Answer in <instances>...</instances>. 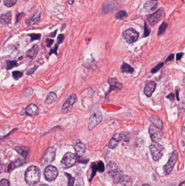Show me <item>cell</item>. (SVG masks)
Instances as JSON below:
<instances>
[{
  "label": "cell",
  "mask_w": 185,
  "mask_h": 186,
  "mask_svg": "<svg viewBox=\"0 0 185 186\" xmlns=\"http://www.w3.org/2000/svg\"><path fill=\"white\" fill-rule=\"evenodd\" d=\"M108 83L110 85V90L108 93L116 89H121L122 87V83L119 82L116 78H110L108 80Z\"/></svg>",
  "instance_id": "2e32d148"
},
{
  "label": "cell",
  "mask_w": 185,
  "mask_h": 186,
  "mask_svg": "<svg viewBox=\"0 0 185 186\" xmlns=\"http://www.w3.org/2000/svg\"><path fill=\"white\" fill-rule=\"evenodd\" d=\"M167 98L169 99L172 102H173L174 100V95L173 94H170L167 96Z\"/></svg>",
  "instance_id": "ab89813d"
},
{
  "label": "cell",
  "mask_w": 185,
  "mask_h": 186,
  "mask_svg": "<svg viewBox=\"0 0 185 186\" xmlns=\"http://www.w3.org/2000/svg\"><path fill=\"white\" fill-rule=\"evenodd\" d=\"M167 27V24L166 22H163V23L160 25V26L159 27L158 35V36H161V35L163 34V33H164L165 31H166Z\"/></svg>",
  "instance_id": "f1b7e54d"
},
{
  "label": "cell",
  "mask_w": 185,
  "mask_h": 186,
  "mask_svg": "<svg viewBox=\"0 0 185 186\" xmlns=\"http://www.w3.org/2000/svg\"><path fill=\"white\" fill-rule=\"evenodd\" d=\"M22 160H18L16 161L15 162L12 163L11 164H10L8 167V172H11L12 170H13L14 169L18 167V166L20 165L21 164H22Z\"/></svg>",
  "instance_id": "484cf974"
},
{
  "label": "cell",
  "mask_w": 185,
  "mask_h": 186,
  "mask_svg": "<svg viewBox=\"0 0 185 186\" xmlns=\"http://www.w3.org/2000/svg\"><path fill=\"white\" fill-rule=\"evenodd\" d=\"M57 30L54 31V33H51V34L49 35V37H55L56 35V33H57Z\"/></svg>",
  "instance_id": "bcb514c9"
},
{
  "label": "cell",
  "mask_w": 185,
  "mask_h": 186,
  "mask_svg": "<svg viewBox=\"0 0 185 186\" xmlns=\"http://www.w3.org/2000/svg\"><path fill=\"white\" fill-rule=\"evenodd\" d=\"M44 175L47 181H53L58 175V169L53 165H49L45 169Z\"/></svg>",
  "instance_id": "9c48e42d"
},
{
  "label": "cell",
  "mask_w": 185,
  "mask_h": 186,
  "mask_svg": "<svg viewBox=\"0 0 185 186\" xmlns=\"http://www.w3.org/2000/svg\"><path fill=\"white\" fill-rule=\"evenodd\" d=\"M162 15V10L159 9L154 13L151 14L147 17V20L151 26H153L160 20Z\"/></svg>",
  "instance_id": "7c38bea8"
},
{
  "label": "cell",
  "mask_w": 185,
  "mask_h": 186,
  "mask_svg": "<svg viewBox=\"0 0 185 186\" xmlns=\"http://www.w3.org/2000/svg\"><path fill=\"white\" fill-rule=\"evenodd\" d=\"M74 1H75V0H69L68 3H69L70 5H72V4L73 3V2H74Z\"/></svg>",
  "instance_id": "7dc6e473"
},
{
  "label": "cell",
  "mask_w": 185,
  "mask_h": 186,
  "mask_svg": "<svg viewBox=\"0 0 185 186\" xmlns=\"http://www.w3.org/2000/svg\"><path fill=\"white\" fill-rule=\"evenodd\" d=\"M150 153L154 161H158L163 156L164 147L158 143H153L149 146Z\"/></svg>",
  "instance_id": "3957f363"
},
{
  "label": "cell",
  "mask_w": 185,
  "mask_h": 186,
  "mask_svg": "<svg viewBox=\"0 0 185 186\" xmlns=\"http://www.w3.org/2000/svg\"><path fill=\"white\" fill-rule=\"evenodd\" d=\"M64 39V36L62 34H60L58 37V43L60 44L62 43L63 40Z\"/></svg>",
  "instance_id": "f35d334b"
},
{
  "label": "cell",
  "mask_w": 185,
  "mask_h": 186,
  "mask_svg": "<svg viewBox=\"0 0 185 186\" xmlns=\"http://www.w3.org/2000/svg\"><path fill=\"white\" fill-rule=\"evenodd\" d=\"M29 36L31 38V40L34 41L35 40H39L41 38L40 34H29Z\"/></svg>",
  "instance_id": "d590c367"
},
{
  "label": "cell",
  "mask_w": 185,
  "mask_h": 186,
  "mask_svg": "<svg viewBox=\"0 0 185 186\" xmlns=\"http://www.w3.org/2000/svg\"><path fill=\"white\" fill-rule=\"evenodd\" d=\"M153 1H158V0H153Z\"/></svg>",
  "instance_id": "f5cc1de1"
},
{
  "label": "cell",
  "mask_w": 185,
  "mask_h": 186,
  "mask_svg": "<svg viewBox=\"0 0 185 186\" xmlns=\"http://www.w3.org/2000/svg\"><path fill=\"white\" fill-rule=\"evenodd\" d=\"M142 186H151L149 185H148V184H144V185H143Z\"/></svg>",
  "instance_id": "816d5d0a"
},
{
  "label": "cell",
  "mask_w": 185,
  "mask_h": 186,
  "mask_svg": "<svg viewBox=\"0 0 185 186\" xmlns=\"http://www.w3.org/2000/svg\"><path fill=\"white\" fill-rule=\"evenodd\" d=\"M18 66V63L16 61H7V69L10 70L13 68Z\"/></svg>",
  "instance_id": "f546056e"
},
{
  "label": "cell",
  "mask_w": 185,
  "mask_h": 186,
  "mask_svg": "<svg viewBox=\"0 0 185 186\" xmlns=\"http://www.w3.org/2000/svg\"><path fill=\"white\" fill-rule=\"evenodd\" d=\"M163 64H164V63H163V62H162L161 63H159L157 65H156L153 69H151V73H156V72H157L162 67Z\"/></svg>",
  "instance_id": "e575fe53"
},
{
  "label": "cell",
  "mask_w": 185,
  "mask_h": 186,
  "mask_svg": "<svg viewBox=\"0 0 185 186\" xmlns=\"http://www.w3.org/2000/svg\"><path fill=\"white\" fill-rule=\"evenodd\" d=\"M77 101V97L75 94H72L67 98L65 102L64 103L62 108V113L66 114L71 111L73 105Z\"/></svg>",
  "instance_id": "ba28073f"
},
{
  "label": "cell",
  "mask_w": 185,
  "mask_h": 186,
  "mask_svg": "<svg viewBox=\"0 0 185 186\" xmlns=\"http://www.w3.org/2000/svg\"><path fill=\"white\" fill-rule=\"evenodd\" d=\"M65 175L68 178V185L67 186H74V183H75V178L72 177V176L69 173H65Z\"/></svg>",
  "instance_id": "4dcf8cb0"
},
{
  "label": "cell",
  "mask_w": 185,
  "mask_h": 186,
  "mask_svg": "<svg viewBox=\"0 0 185 186\" xmlns=\"http://www.w3.org/2000/svg\"><path fill=\"white\" fill-rule=\"evenodd\" d=\"M0 186H10L9 181L7 179H2L0 181Z\"/></svg>",
  "instance_id": "8d00e7d4"
},
{
  "label": "cell",
  "mask_w": 185,
  "mask_h": 186,
  "mask_svg": "<svg viewBox=\"0 0 185 186\" xmlns=\"http://www.w3.org/2000/svg\"><path fill=\"white\" fill-rule=\"evenodd\" d=\"M15 150L18 154L22 155V156H23V157H26L28 154V150L27 149H25L22 147H20V146L16 147Z\"/></svg>",
  "instance_id": "4316f807"
},
{
  "label": "cell",
  "mask_w": 185,
  "mask_h": 186,
  "mask_svg": "<svg viewBox=\"0 0 185 186\" xmlns=\"http://www.w3.org/2000/svg\"></svg>",
  "instance_id": "11a10c76"
},
{
  "label": "cell",
  "mask_w": 185,
  "mask_h": 186,
  "mask_svg": "<svg viewBox=\"0 0 185 186\" xmlns=\"http://www.w3.org/2000/svg\"><path fill=\"white\" fill-rule=\"evenodd\" d=\"M12 75H13V78L15 80H18L22 77L23 75V73L20 71H15L13 72Z\"/></svg>",
  "instance_id": "836d02e7"
},
{
  "label": "cell",
  "mask_w": 185,
  "mask_h": 186,
  "mask_svg": "<svg viewBox=\"0 0 185 186\" xmlns=\"http://www.w3.org/2000/svg\"><path fill=\"white\" fill-rule=\"evenodd\" d=\"M119 182L123 186H132V179L126 175H121L119 178Z\"/></svg>",
  "instance_id": "ac0fdd59"
},
{
  "label": "cell",
  "mask_w": 185,
  "mask_h": 186,
  "mask_svg": "<svg viewBox=\"0 0 185 186\" xmlns=\"http://www.w3.org/2000/svg\"><path fill=\"white\" fill-rule=\"evenodd\" d=\"M108 173L111 177L117 180H119L120 174L117 165L114 162H110L107 166Z\"/></svg>",
  "instance_id": "8fae6325"
},
{
  "label": "cell",
  "mask_w": 185,
  "mask_h": 186,
  "mask_svg": "<svg viewBox=\"0 0 185 186\" xmlns=\"http://www.w3.org/2000/svg\"><path fill=\"white\" fill-rule=\"evenodd\" d=\"M129 140V139L126 133H117L110 139V142L108 144V147L110 149H114L118 145L119 142L121 141L128 142Z\"/></svg>",
  "instance_id": "5b68a950"
},
{
  "label": "cell",
  "mask_w": 185,
  "mask_h": 186,
  "mask_svg": "<svg viewBox=\"0 0 185 186\" xmlns=\"http://www.w3.org/2000/svg\"><path fill=\"white\" fill-rule=\"evenodd\" d=\"M40 17V13L39 12H36L34 15L32 17V18H31L29 20V23H28L29 25H34L35 24L36 22L38 21Z\"/></svg>",
  "instance_id": "d4e9b609"
},
{
  "label": "cell",
  "mask_w": 185,
  "mask_h": 186,
  "mask_svg": "<svg viewBox=\"0 0 185 186\" xmlns=\"http://www.w3.org/2000/svg\"><path fill=\"white\" fill-rule=\"evenodd\" d=\"M174 54H171V55H169L168 57L166 59V62H169V61H171L174 58Z\"/></svg>",
  "instance_id": "b9f144b4"
},
{
  "label": "cell",
  "mask_w": 185,
  "mask_h": 186,
  "mask_svg": "<svg viewBox=\"0 0 185 186\" xmlns=\"http://www.w3.org/2000/svg\"><path fill=\"white\" fill-rule=\"evenodd\" d=\"M57 100V95L53 92H51L49 94L47 98L45 100V103L47 105H51L54 102H56Z\"/></svg>",
  "instance_id": "7402d4cb"
},
{
  "label": "cell",
  "mask_w": 185,
  "mask_h": 186,
  "mask_svg": "<svg viewBox=\"0 0 185 186\" xmlns=\"http://www.w3.org/2000/svg\"><path fill=\"white\" fill-rule=\"evenodd\" d=\"M150 29L148 28L146 22L145 23V37H147L150 34Z\"/></svg>",
  "instance_id": "74e56055"
},
{
  "label": "cell",
  "mask_w": 185,
  "mask_h": 186,
  "mask_svg": "<svg viewBox=\"0 0 185 186\" xmlns=\"http://www.w3.org/2000/svg\"><path fill=\"white\" fill-rule=\"evenodd\" d=\"M177 154L176 151H174L173 152L170 158L168 161L167 164L164 166V172L166 175H169L172 172V170L174 168L175 164L176 163L177 161Z\"/></svg>",
  "instance_id": "30bf717a"
},
{
  "label": "cell",
  "mask_w": 185,
  "mask_h": 186,
  "mask_svg": "<svg viewBox=\"0 0 185 186\" xmlns=\"http://www.w3.org/2000/svg\"><path fill=\"white\" fill-rule=\"evenodd\" d=\"M39 51V47L37 45H34L30 50H29L26 53V56L28 57L33 58L35 57L38 53Z\"/></svg>",
  "instance_id": "44dd1931"
},
{
  "label": "cell",
  "mask_w": 185,
  "mask_h": 186,
  "mask_svg": "<svg viewBox=\"0 0 185 186\" xmlns=\"http://www.w3.org/2000/svg\"><path fill=\"white\" fill-rule=\"evenodd\" d=\"M75 149V153L78 157H82L83 155L85 154L86 150L85 145L82 142L78 141L76 142L74 145Z\"/></svg>",
  "instance_id": "9a60e30c"
},
{
  "label": "cell",
  "mask_w": 185,
  "mask_h": 186,
  "mask_svg": "<svg viewBox=\"0 0 185 186\" xmlns=\"http://www.w3.org/2000/svg\"><path fill=\"white\" fill-rule=\"evenodd\" d=\"M40 178V171L38 167L32 165L27 169L25 174V179L29 186H34L38 183Z\"/></svg>",
  "instance_id": "6da1fadb"
},
{
  "label": "cell",
  "mask_w": 185,
  "mask_h": 186,
  "mask_svg": "<svg viewBox=\"0 0 185 186\" xmlns=\"http://www.w3.org/2000/svg\"><path fill=\"white\" fill-rule=\"evenodd\" d=\"M58 49V46L57 45H56V46H55V48H54V49L53 50H51V51L50 52V53H49V54H51V53H52V52H54V53H56V54H57V52H56V51H57V50Z\"/></svg>",
  "instance_id": "f6af8a7d"
},
{
  "label": "cell",
  "mask_w": 185,
  "mask_h": 186,
  "mask_svg": "<svg viewBox=\"0 0 185 186\" xmlns=\"http://www.w3.org/2000/svg\"><path fill=\"white\" fill-rule=\"evenodd\" d=\"M1 0H0V3H1Z\"/></svg>",
  "instance_id": "db71d44e"
},
{
  "label": "cell",
  "mask_w": 185,
  "mask_h": 186,
  "mask_svg": "<svg viewBox=\"0 0 185 186\" xmlns=\"http://www.w3.org/2000/svg\"><path fill=\"white\" fill-rule=\"evenodd\" d=\"M121 71H122L123 72L130 73V74L133 73L134 70L132 67H131L129 64H127L125 63H124L123 65L121 66Z\"/></svg>",
  "instance_id": "cb8c5ba5"
},
{
  "label": "cell",
  "mask_w": 185,
  "mask_h": 186,
  "mask_svg": "<svg viewBox=\"0 0 185 186\" xmlns=\"http://www.w3.org/2000/svg\"><path fill=\"white\" fill-rule=\"evenodd\" d=\"M158 5L156 2H153L152 1H149L147 2L145 5L144 8H145L147 11L148 12H152L154 11L156 8L157 7Z\"/></svg>",
  "instance_id": "603a6c76"
},
{
  "label": "cell",
  "mask_w": 185,
  "mask_h": 186,
  "mask_svg": "<svg viewBox=\"0 0 185 186\" xmlns=\"http://www.w3.org/2000/svg\"><path fill=\"white\" fill-rule=\"evenodd\" d=\"M176 93H177V96H176V97H177V100H179V95H179V93H178V91H177V90H176Z\"/></svg>",
  "instance_id": "681fc988"
},
{
  "label": "cell",
  "mask_w": 185,
  "mask_h": 186,
  "mask_svg": "<svg viewBox=\"0 0 185 186\" xmlns=\"http://www.w3.org/2000/svg\"><path fill=\"white\" fill-rule=\"evenodd\" d=\"M54 40H51V39H47L46 40V42H47V47H51V45L53 44Z\"/></svg>",
  "instance_id": "60d3db41"
},
{
  "label": "cell",
  "mask_w": 185,
  "mask_h": 186,
  "mask_svg": "<svg viewBox=\"0 0 185 186\" xmlns=\"http://www.w3.org/2000/svg\"><path fill=\"white\" fill-rule=\"evenodd\" d=\"M183 54H184L183 53H177V54H176V60H177V61L180 60L181 58H182V57Z\"/></svg>",
  "instance_id": "7bdbcfd3"
},
{
  "label": "cell",
  "mask_w": 185,
  "mask_h": 186,
  "mask_svg": "<svg viewBox=\"0 0 185 186\" xmlns=\"http://www.w3.org/2000/svg\"><path fill=\"white\" fill-rule=\"evenodd\" d=\"M127 16V13L125 10H121L119 12H118L115 15V18L119 20H122L123 18L126 17Z\"/></svg>",
  "instance_id": "83f0119b"
},
{
  "label": "cell",
  "mask_w": 185,
  "mask_h": 186,
  "mask_svg": "<svg viewBox=\"0 0 185 186\" xmlns=\"http://www.w3.org/2000/svg\"><path fill=\"white\" fill-rule=\"evenodd\" d=\"M40 186H49V185H46V184H42V185H41Z\"/></svg>",
  "instance_id": "f907efd6"
},
{
  "label": "cell",
  "mask_w": 185,
  "mask_h": 186,
  "mask_svg": "<svg viewBox=\"0 0 185 186\" xmlns=\"http://www.w3.org/2000/svg\"><path fill=\"white\" fill-rule=\"evenodd\" d=\"M5 169V165L0 162V174L2 173Z\"/></svg>",
  "instance_id": "ee69618b"
},
{
  "label": "cell",
  "mask_w": 185,
  "mask_h": 186,
  "mask_svg": "<svg viewBox=\"0 0 185 186\" xmlns=\"http://www.w3.org/2000/svg\"><path fill=\"white\" fill-rule=\"evenodd\" d=\"M18 0H4V5L7 7H11L15 5Z\"/></svg>",
  "instance_id": "d6a6232c"
},
{
  "label": "cell",
  "mask_w": 185,
  "mask_h": 186,
  "mask_svg": "<svg viewBox=\"0 0 185 186\" xmlns=\"http://www.w3.org/2000/svg\"><path fill=\"white\" fill-rule=\"evenodd\" d=\"M179 186H185V182L183 181L182 182H181Z\"/></svg>",
  "instance_id": "c3c4849f"
},
{
  "label": "cell",
  "mask_w": 185,
  "mask_h": 186,
  "mask_svg": "<svg viewBox=\"0 0 185 186\" xmlns=\"http://www.w3.org/2000/svg\"><path fill=\"white\" fill-rule=\"evenodd\" d=\"M56 156V149L53 147L49 148L45 154L43 161L45 164H49L53 162Z\"/></svg>",
  "instance_id": "4fadbf2b"
},
{
  "label": "cell",
  "mask_w": 185,
  "mask_h": 186,
  "mask_svg": "<svg viewBox=\"0 0 185 186\" xmlns=\"http://www.w3.org/2000/svg\"><path fill=\"white\" fill-rule=\"evenodd\" d=\"M77 156L73 153L67 152L62 158L61 164L64 168H69L75 164Z\"/></svg>",
  "instance_id": "277c9868"
},
{
  "label": "cell",
  "mask_w": 185,
  "mask_h": 186,
  "mask_svg": "<svg viewBox=\"0 0 185 186\" xmlns=\"http://www.w3.org/2000/svg\"><path fill=\"white\" fill-rule=\"evenodd\" d=\"M150 120L155 126H156V127H159L160 129H162V122L161 120H160V119H156V118L153 119H151Z\"/></svg>",
  "instance_id": "1f68e13d"
},
{
  "label": "cell",
  "mask_w": 185,
  "mask_h": 186,
  "mask_svg": "<svg viewBox=\"0 0 185 186\" xmlns=\"http://www.w3.org/2000/svg\"><path fill=\"white\" fill-rule=\"evenodd\" d=\"M123 38L128 43L136 42L139 37L138 33L133 28H129L124 31L122 34Z\"/></svg>",
  "instance_id": "52a82bcc"
},
{
  "label": "cell",
  "mask_w": 185,
  "mask_h": 186,
  "mask_svg": "<svg viewBox=\"0 0 185 186\" xmlns=\"http://www.w3.org/2000/svg\"><path fill=\"white\" fill-rule=\"evenodd\" d=\"M102 115L99 108L93 110L91 112V115L88 122V130L91 131L101 123Z\"/></svg>",
  "instance_id": "7a4b0ae2"
},
{
  "label": "cell",
  "mask_w": 185,
  "mask_h": 186,
  "mask_svg": "<svg viewBox=\"0 0 185 186\" xmlns=\"http://www.w3.org/2000/svg\"><path fill=\"white\" fill-rule=\"evenodd\" d=\"M91 169H92V174L90 177V181H91L93 177H94L97 173V172H99L100 173H102L104 172L105 170V167L103 162L99 161L97 163H92L91 165Z\"/></svg>",
  "instance_id": "5bb4252c"
},
{
  "label": "cell",
  "mask_w": 185,
  "mask_h": 186,
  "mask_svg": "<svg viewBox=\"0 0 185 186\" xmlns=\"http://www.w3.org/2000/svg\"><path fill=\"white\" fill-rule=\"evenodd\" d=\"M25 112L28 115H35L38 114L39 110L38 107L36 106V105L34 103H32L27 107Z\"/></svg>",
  "instance_id": "ffe728a7"
},
{
  "label": "cell",
  "mask_w": 185,
  "mask_h": 186,
  "mask_svg": "<svg viewBox=\"0 0 185 186\" xmlns=\"http://www.w3.org/2000/svg\"><path fill=\"white\" fill-rule=\"evenodd\" d=\"M12 15L11 12L2 14L0 16V23L3 25H8L12 20Z\"/></svg>",
  "instance_id": "d6986e66"
},
{
  "label": "cell",
  "mask_w": 185,
  "mask_h": 186,
  "mask_svg": "<svg viewBox=\"0 0 185 186\" xmlns=\"http://www.w3.org/2000/svg\"><path fill=\"white\" fill-rule=\"evenodd\" d=\"M156 88V83L154 82H151L149 84H147L144 89V93L148 97H150Z\"/></svg>",
  "instance_id": "e0dca14e"
},
{
  "label": "cell",
  "mask_w": 185,
  "mask_h": 186,
  "mask_svg": "<svg viewBox=\"0 0 185 186\" xmlns=\"http://www.w3.org/2000/svg\"><path fill=\"white\" fill-rule=\"evenodd\" d=\"M149 133L150 138L153 143H158L161 141L162 137V132L161 129L152 124L149 126Z\"/></svg>",
  "instance_id": "8992f818"
}]
</instances>
